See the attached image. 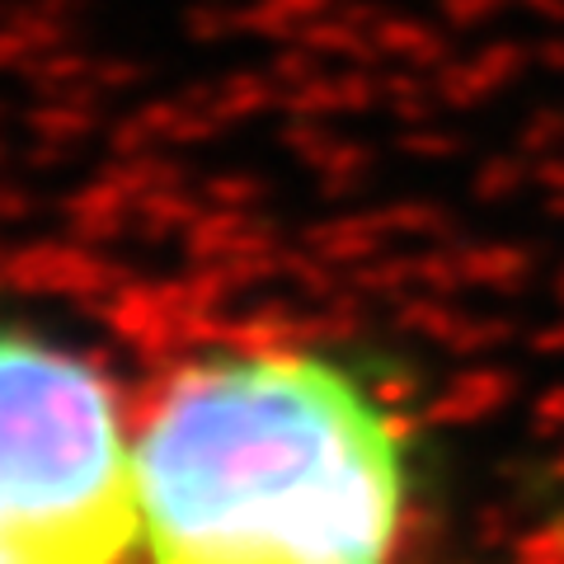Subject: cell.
Returning a JSON list of instances; mask_svg holds the SVG:
<instances>
[{"label": "cell", "mask_w": 564, "mask_h": 564, "mask_svg": "<svg viewBox=\"0 0 564 564\" xmlns=\"http://www.w3.org/2000/svg\"><path fill=\"white\" fill-rule=\"evenodd\" d=\"M404 485L395 423L311 352L193 367L137 437L151 564H386Z\"/></svg>", "instance_id": "1"}, {"label": "cell", "mask_w": 564, "mask_h": 564, "mask_svg": "<svg viewBox=\"0 0 564 564\" xmlns=\"http://www.w3.org/2000/svg\"><path fill=\"white\" fill-rule=\"evenodd\" d=\"M137 447L95 367L0 329V564H128Z\"/></svg>", "instance_id": "2"}]
</instances>
